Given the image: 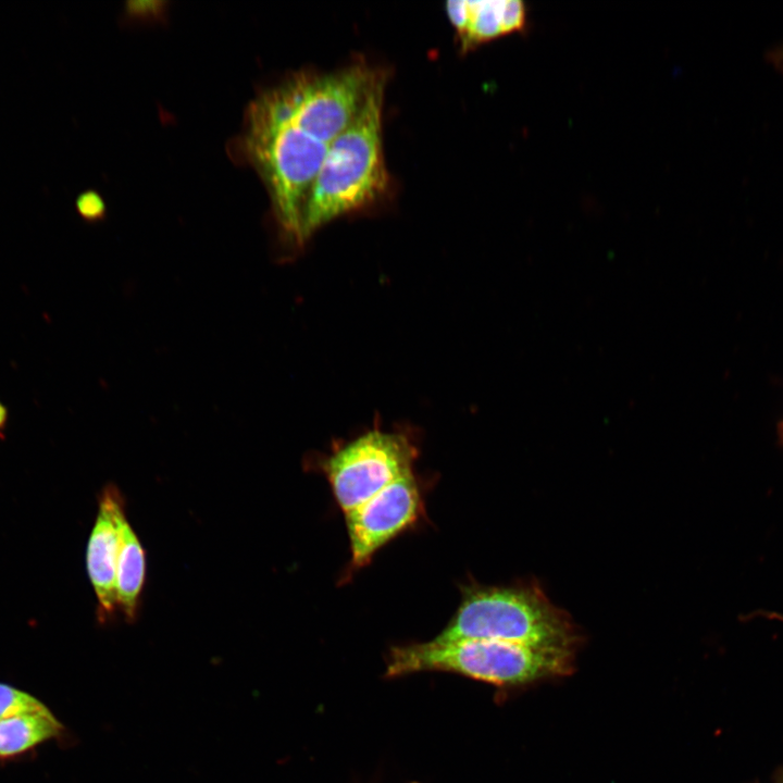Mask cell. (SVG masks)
<instances>
[{
    "instance_id": "obj_4",
    "label": "cell",
    "mask_w": 783,
    "mask_h": 783,
    "mask_svg": "<svg viewBox=\"0 0 783 783\" xmlns=\"http://www.w3.org/2000/svg\"><path fill=\"white\" fill-rule=\"evenodd\" d=\"M574 649L464 638L395 646L387 676L448 671L496 685H520L573 670Z\"/></svg>"
},
{
    "instance_id": "obj_7",
    "label": "cell",
    "mask_w": 783,
    "mask_h": 783,
    "mask_svg": "<svg viewBox=\"0 0 783 783\" xmlns=\"http://www.w3.org/2000/svg\"><path fill=\"white\" fill-rule=\"evenodd\" d=\"M423 513V495L414 473L387 485L345 513L350 543L349 572L370 562L389 540L414 524Z\"/></svg>"
},
{
    "instance_id": "obj_1",
    "label": "cell",
    "mask_w": 783,
    "mask_h": 783,
    "mask_svg": "<svg viewBox=\"0 0 783 783\" xmlns=\"http://www.w3.org/2000/svg\"><path fill=\"white\" fill-rule=\"evenodd\" d=\"M386 76L365 99L353 121L328 145L308 196L300 245L321 227L377 200L387 189L383 152V100Z\"/></svg>"
},
{
    "instance_id": "obj_3",
    "label": "cell",
    "mask_w": 783,
    "mask_h": 783,
    "mask_svg": "<svg viewBox=\"0 0 783 783\" xmlns=\"http://www.w3.org/2000/svg\"><path fill=\"white\" fill-rule=\"evenodd\" d=\"M464 638L574 649L580 635L568 613L552 605L535 583H472L461 587L459 607L434 639Z\"/></svg>"
},
{
    "instance_id": "obj_2",
    "label": "cell",
    "mask_w": 783,
    "mask_h": 783,
    "mask_svg": "<svg viewBox=\"0 0 783 783\" xmlns=\"http://www.w3.org/2000/svg\"><path fill=\"white\" fill-rule=\"evenodd\" d=\"M241 142L266 186L282 238L300 248L303 209L328 145L288 120L268 91L250 104Z\"/></svg>"
},
{
    "instance_id": "obj_8",
    "label": "cell",
    "mask_w": 783,
    "mask_h": 783,
    "mask_svg": "<svg viewBox=\"0 0 783 783\" xmlns=\"http://www.w3.org/2000/svg\"><path fill=\"white\" fill-rule=\"evenodd\" d=\"M124 505L123 496L115 485L109 484L102 488L87 544V572L97 598V620L101 624L112 620L117 611L119 519L125 511Z\"/></svg>"
},
{
    "instance_id": "obj_13",
    "label": "cell",
    "mask_w": 783,
    "mask_h": 783,
    "mask_svg": "<svg viewBox=\"0 0 783 783\" xmlns=\"http://www.w3.org/2000/svg\"><path fill=\"white\" fill-rule=\"evenodd\" d=\"M77 208L80 215L87 220H97L103 213V204L100 200H96L95 196L89 198V195H86L85 199L78 200Z\"/></svg>"
},
{
    "instance_id": "obj_12",
    "label": "cell",
    "mask_w": 783,
    "mask_h": 783,
    "mask_svg": "<svg viewBox=\"0 0 783 783\" xmlns=\"http://www.w3.org/2000/svg\"><path fill=\"white\" fill-rule=\"evenodd\" d=\"M48 711H51L49 707L33 694L0 682V720Z\"/></svg>"
},
{
    "instance_id": "obj_10",
    "label": "cell",
    "mask_w": 783,
    "mask_h": 783,
    "mask_svg": "<svg viewBox=\"0 0 783 783\" xmlns=\"http://www.w3.org/2000/svg\"><path fill=\"white\" fill-rule=\"evenodd\" d=\"M468 17L457 35L463 52L499 36L521 29L526 20L524 3L517 0L467 1Z\"/></svg>"
},
{
    "instance_id": "obj_6",
    "label": "cell",
    "mask_w": 783,
    "mask_h": 783,
    "mask_svg": "<svg viewBox=\"0 0 783 783\" xmlns=\"http://www.w3.org/2000/svg\"><path fill=\"white\" fill-rule=\"evenodd\" d=\"M418 448L408 434L370 430L320 461L333 495L347 513L390 483L413 473Z\"/></svg>"
},
{
    "instance_id": "obj_9",
    "label": "cell",
    "mask_w": 783,
    "mask_h": 783,
    "mask_svg": "<svg viewBox=\"0 0 783 783\" xmlns=\"http://www.w3.org/2000/svg\"><path fill=\"white\" fill-rule=\"evenodd\" d=\"M71 741L67 729L52 711L0 720V763L34 755L42 744Z\"/></svg>"
},
{
    "instance_id": "obj_16",
    "label": "cell",
    "mask_w": 783,
    "mask_h": 783,
    "mask_svg": "<svg viewBox=\"0 0 783 783\" xmlns=\"http://www.w3.org/2000/svg\"><path fill=\"white\" fill-rule=\"evenodd\" d=\"M772 783H783V772L778 774Z\"/></svg>"
},
{
    "instance_id": "obj_17",
    "label": "cell",
    "mask_w": 783,
    "mask_h": 783,
    "mask_svg": "<svg viewBox=\"0 0 783 783\" xmlns=\"http://www.w3.org/2000/svg\"><path fill=\"white\" fill-rule=\"evenodd\" d=\"M779 431H780L779 436H780L781 443L783 444V422L780 424Z\"/></svg>"
},
{
    "instance_id": "obj_15",
    "label": "cell",
    "mask_w": 783,
    "mask_h": 783,
    "mask_svg": "<svg viewBox=\"0 0 783 783\" xmlns=\"http://www.w3.org/2000/svg\"><path fill=\"white\" fill-rule=\"evenodd\" d=\"M769 59L776 67L783 71V45L769 52Z\"/></svg>"
},
{
    "instance_id": "obj_5",
    "label": "cell",
    "mask_w": 783,
    "mask_h": 783,
    "mask_svg": "<svg viewBox=\"0 0 783 783\" xmlns=\"http://www.w3.org/2000/svg\"><path fill=\"white\" fill-rule=\"evenodd\" d=\"M385 76L363 63L332 72L295 73L268 91L285 116L311 137L330 145L358 115Z\"/></svg>"
},
{
    "instance_id": "obj_11",
    "label": "cell",
    "mask_w": 783,
    "mask_h": 783,
    "mask_svg": "<svg viewBox=\"0 0 783 783\" xmlns=\"http://www.w3.org/2000/svg\"><path fill=\"white\" fill-rule=\"evenodd\" d=\"M145 576V551L124 511L119 519L116 605L117 610L129 623L134 622L138 616Z\"/></svg>"
},
{
    "instance_id": "obj_14",
    "label": "cell",
    "mask_w": 783,
    "mask_h": 783,
    "mask_svg": "<svg viewBox=\"0 0 783 783\" xmlns=\"http://www.w3.org/2000/svg\"><path fill=\"white\" fill-rule=\"evenodd\" d=\"M8 423H9V408L0 399V440L5 439Z\"/></svg>"
}]
</instances>
